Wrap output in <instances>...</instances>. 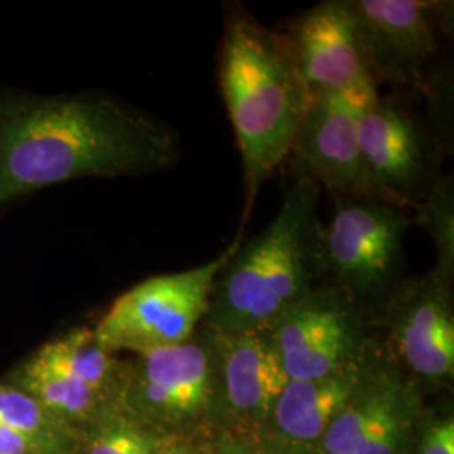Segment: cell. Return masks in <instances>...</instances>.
<instances>
[{
	"instance_id": "5bb4252c",
	"label": "cell",
	"mask_w": 454,
	"mask_h": 454,
	"mask_svg": "<svg viewBox=\"0 0 454 454\" xmlns=\"http://www.w3.org/2000/svg\"><path fill=\"white\" fill-rule=\"evenodd\" d=\"M377 365L371 354L339 372L309 380H288L273 407L276 426L294 442H315L339 416Z\"/></svg>"
},
{
	"instance_id": "ba28073f",
	"label": "cell",
	"mask_w": 454,
	"mask_h": 454,
	"mask_svg": "<svg viewBox=\"0 0 454 454\" xmlns=\"http://www.w3.org/2000/svg\"><path fill=\"white\" fill-rule=\"evenodd\" d=\"M266 332L290 380L320 379L371 354L360 305L335 286L313 288Z\"/></svg>"
},
{
	"instance_id": "5b68a950",
	"label": "cell",
	"mask_w": 454,
	"mask_h": 454,
	"mask_svg": "<svg viewBox=\"0 0 454 454\" xmlns=\"http://www.w3.org/2000/svg\"><path fill=\"white\" fill-rule=\"evenodd\" d=\"M231 247L197 268L152 276L121 293L93 328L98 341L114 356L140 357L191 340L207 317L212 286Z\"/></svg>"
},
{
	"instance_id": "9a60e30c",
	"label": "cell",
	"mask_w": 454,
	"mask_h": 454,
	"mask_svg": "<svg viewBox=\"0 0 454 454\" xmlns=\"http://www.w3.org/2000/svg\"><path fill=\"white\" fill-rule=\"evenodd\" d=\"M33 357L58 372L82 382L105 399L120 395L129 365L98 341L93 328H73L44 343Z\"/></svg>"
},
{
	"instance_id": "7402d4cb",
	"label": "cell",
	"mask_w": 454,
	"mask_h": 454,
	"mask_svg": "<svg viewBox=\"0 0 454 454\" xmlns=\"http://www.w3.org/2000/svg\"><path fill=\"white\" fill-rule=\"evenodd\" d=\"M217 454H270L262 451L258 446L249 444L243 439L223 438L217 444Z\"/></svg>"
},
{
	"instance_id": "44dd1931",
	"label": "cell",
	"mask_w": 454,
	"mask_h": 454,
	"mask_svg": "<svg viewBox=\"0 0 454 454\" xmlns=\"http://www.w3.org/2000/svg\"><path fill=\"white\" fill-rule=\"evenodd\" d=\"M418 454H454V422L451 416L429 424Z\"/></svg>"
},
{
	"instance_id": "d6986e66",
	"label": "cell",
	"mask_w": 454,
	"mask_h": 454,
	"mask_svg": "<svg viewBox=\"0 0 454 454\" xmlns=\"http://www.w3.org/2000/svg\"><path fill=\"white\" fill-rule=\"evenodd\" d=\"M416 212L436 249V266L433 271L448 285H453L454 192L451 177L442 176Z\"/></svg>"
},
{
	"instance_id": "6da1fadb",
	"label": "cell",
	"mask_w": 454,
	"mask_h": 454,
	"mask_svg": "<svg viewBox=\"0 0 454 454\" xmlns=\"http://www.w3.org/2000/svg\"><path fill=\"white\" fill-rule=\"evenodd\" d=\"M179 157L176 131L121 99L0 86V211L51 185L160 172Z\"/></svg>"
},
{
	"instance_id": "2e32d148",
	"label": "cell",
	"mask_w": 454,
	"mask_h": 454,
	"mask_svg": "<svg viewBox=\"0 0 454 454\" xmlns=\"http://www.w3.org/2000/svg\"><path fill=\"white\" fill-rule=\"evenodd\" d=\"M12 386L31 395L51 418L67 427L74 422L91 421L108 406V399L82 382L43 365L33 356L12 372Z\"/></svg>"
},
{
	"instance_id": "277c9868",
	"label": "cell",
	"mask_w": 454,
	"mask_h": 454,
	"mask_svg": "<svg viewBox=\"0 0 454 454\" xmlns=\"http://www.w3.org/2000/svg\"><path fill=\"white\" fill-rule=\"evenodd\" d=\"M322 232V266L330 286L360 300L384 298L404 281L407 209L375 197H333Z\"/></svg>"
},
{
	"instance_id": "52a82bcc",
	"label": "cell",
	"mask_w": 454,
	"mask_h": 454,
	"mask_svg": "<svg viewBox=\"0 0 454 454\" xmlns=\"http://www.w3.org/2000/svg\"><path fill=\"white\" fill-rule=\"evenodd\" d=\"M358 144L379 199L418 211L439 179L436 144L379 90L356 95Z\"/></svg>"
},
{
	"instance_id": "e0dca14e",
	"label": "cell",
	"mask_w": 454,
	"mask_h": 454,
	"mask_svg": "<svg viewBox=\"0 0 454 454\" xmlns=\"http://www.w3.org/2000/svg\"><path fill=\"white\" fill-rule=\"evenodd\" d=\"M0 422L31 439L41 454H69L74 448L73 429L14 386H0Z\"/></svg>"
},
{
	"instance_id": "ffe728a7",
	"label": "cell",
	"mask_w": 454,
	"mask_h": 454,
	"mask_svg": "<svg viewBox=\"0 0 454 454\" xmlns=\"http://www.w3.org/2000/svg\"><path fill=\"white\" fill-rule=\"evenodd\" d=\"M414 392L373 426L354 454H399L406 442Z\"/></svg>"
},
{
	"instance_id": "8fae6325",
	"label": "cell",
	"mask_w": 454,
	"mask_h": 454,
	"mask_svg": "<svg viewBox=\"0 0 454 454\" xmlns=\"http://www.w3.org/2000/svg\"><path fill=\"white\" fill-rule=\"evenodd\" d=\"M294 177L325 185L332 197H375L358 144L354 97H313L293 144Z\"/></svg>"
},
{
	"instance_id": "9c48e42d",
	"label": "cell",
	"mask_w": 454,
	"mask_h": 454,
	"mask_svg": "<svg viewBox=\"0 0 454 454\" xmlns=\"http://www.w3.org/2000/svg\"><path fill=\"white\" fill-rule=\"evenodd\" d=\"M219 387L217 360L207 337L140 356L129 365L121 401L142 421L182 424L209 411Z\"/></svg>"
},
{
	"instance_id": "4fadbf2b",
	"label": "cell",
	"mask_w": 454,
	"mask_h": 454,
	"mask_svg": "<svg viewBox=\"0 0 454 454\" xmlns=\"http://www.w3.org/2000/svg\"><path fill=\"white\" fill-rule=\"evenodd\" d=\"M227 404L246 419L266 418L288 375L266 330L212 332L207 328Z\"/></svg>"
},
{
	"instance_id": "7c38bea8",
	"label": "cell",
	"mask_w": 454,
	"mask_h": 454,
	"mask_svg": "<svg viewBox=\"0 0 454 454\" xmlns=\"http://www.w3.org/2000/svg\"><path fill=\"white\" fill-rule=\"evenodd\" d=\"M390 332L409 371L427 380H442L454 371L451 285L434 271L407 279L389 300Z\"/></svg>"
},
{
	"instance_id": "3957f363",
	"label": "cell",
	"mask_w": 454,
	"mask_h": 454,
	"mask_svg": "<svg viewBox=\"0 0 454 454\" xmlns=\"http://www.w3.org/2000/svg\"><path fill=\"white\" fill-rule=\"evenodd\" d=\"M318 200L320 187L296 177L268 227L246 243L241 238L232 243L212 286L206 317L209 330H266L317 288L324 278Z\"/></svg>"
},
{
	"instance_id": "cb8c5ba5",
	"label": "cell",
	"mask_w": 454,
	"mask_h": 454,
	"mask_svg": "<svg viewBox=\"0 0 454 454\" xmlns=\"http://www.w3.org/2000/svg\"><path fill=\"white\" fill-rule=\"evenodd\" d=\"M184 454H206L202 453V451H199V450H194V448H191V446H184Z\"/></svg>"
},
{
	"instance_id": "ac0fdd59",
	"label": "cell",
	"mask_w": 454,
	"mask_h": 454,
	"mask_svg": "<svg viewBox=\"0 0 454 454\" xmlns=\"http://www.w3.org/2000/svg\"><path fill=\"white\" fill-rule=\"evenodd\" d=\"M84 439V454H155L162 442L145 421L110 406L90 421Z\"/></svg>"
},
{
	"instance_id": "8992f818",
	"label": "cell",
	"mask_w": 454,
	"mask_h": 454,
	"mask_svg": "<svg viewBox=\"0 0 454 454\" xmlns=\"http://www.w3.org/2000/svg\"><path fill=\"white\" fill-rule=\"evenodd\" d=\"M358 43L375 82L426 90L453 4L433 0H348Z\"/></svg>"
},
{
	"instance_id": "d4e9b609",
	"label": "cell",
	"mask_w": 454,
	"mask_h": 454,
	"mask_svg": "<svg viewBox=\"0 0 454 454\" xmlns=\"http://www.w3.org/2000/svg\"><path fill=\"white\" fill-rule=\"evenodd\" d=\"M0 454H7V453H0Z\"/></svg>"
},
{
	"instance_id": "7a4b0ae2",
	"label": "cell",
	"mask_w": 454,
	"mask_h": 454,
	"mask_svg": "<svg viewBox=\"0 0 454 454\" xmlns=\"http://www.w3.org/2000/svg\"><path fill=\"white\" fill-rule=\"evenodd\" d=\"M219 82L251 204L261 185L290 157L313 97L285 37L239 9L227 12Z\"/></svg>"
},
{
	"instance_id": "603a6c76",
	"label": "cell",
	"mask_w": 454,
	"mask_h": 454,
	"mask_svg": "<svg viewBox=\"0 0 454 454\" xmlns=\"http://www.w3.org/2000/svg\"><path fill=\"white\" fill-rule=\"evenodd\" d=\"M184 446L182 442H176V441H163L157 450L155 454H184Z\"/></svg>"
},
{
	"instance_id": "30bf717a",
	"label": "cell",
	"mask_w": 454,
	"mask_h": 454,
	"mask_svg": "<svg viewBox=\"0 0 454 454\" xmlns=\"http://www.w3.org/2000/svg\"><path fill=\"white\" fill-rule=\"evenodd\" d=\"M311 97H356L377 90L358 43L348 0H328L294 19L281 34Z\"/></svg>"
}]
</instances>
